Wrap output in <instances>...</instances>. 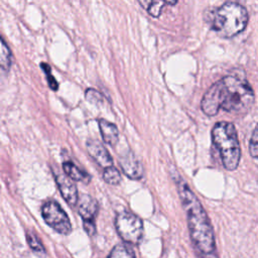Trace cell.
Segmentation results:
<instances>
[{
  "label": "cell",
  "mask_w": 258,
  "mask_h": 258,
  "mask_svg": "<svg viewBox=\"0 0 258 258\" xmlns=\"http://www.w3.org/2000/svg\"><path fill=\"white\" fill-rule=\"evenodd\" d=\"M62 168L66 173L71 179L77 180V181H88L90 179V176L87 172L80 169L76 164H74L71 161H66L62 163Z\"/></svg>",
  "instance_id": "obj_12"
},
{
  "label": "cell",
  "mask_w": 258,
  "mask_h": 258,
  "mask_svg": "<svg viewBox=\"0 0 258 258\" xmlns=\"http://www.w3.org/2000/svg\"><path fill=\"white\" fill-rule=\"evenodd\" d=\"M203 258H216V256L213 254V255H205L203 256Z\"/></svg>",
  "instance_id": "obj_22"
},
{
  "label": "cell",
  "mask_w": 258,
  "mask_h": 258,
  "mask_svg": "<svg viewBox=\"0 0 258 258\" xmlns=\"http://www.w3.org/2000/svg\"><path fill=\"white\" fill-rule=\"evenodd\" d=\"M40 67L42 68V70L45 72V75H46V77H47V82H48V85H49V87L52 89V90H57V83H56V81L54 80V78L51 76V74H50V67L47 64V63H44V62H42L41 64H40Z\"/></svg>",
  "instance_id": "obj_20"
},
{
  "label": "cell",
  "mask_w": 258,
  "mask_h": 258,
  "mask_svg": "<svg viewBox=\"0 0 258 258\" xmlns=\"http://www.w3.org/2000/svg\"><path fill=\"white\" fill-rule=\"evenodd\" d=\"M120 165L123 172L132 179H139L143 176V166L131 151L124 153L120 157Z\"/></svg>",
  "instance_id": "obj_8"
},
{
  "label": "cell",
  "mask_w": 258,
  "mask_h": 258,
  "mask_svg": "<svg viewBox=\"0 0 258 258\" xmlns=\"http://www.w3.org/2000/svg\"><path fill=\"white\" fill-rule=\"evenodd\" d=\"M86 98L89 102L93 104H99L103 100L102 95L94 89H88L86 91Z\"/></svg>",
  "instance_id": "obj_19"
},
{
  "label": "cell",
  "mask_w": 258,
  "mask_h": 258,
  "mask_svg": "<svg viewBox=\"0 0 258 258\" xmlns=\"http://www.w3.org/2000/svg\"><path fill=\"white\" fill-rule=\"evenodd\" d=\"M107 258H136L134 250L127 244H118L110 252Z\"/></svg>",
  "instance_id": "obj_13"
},
{
  "label": "cell",
  "mask_w": 258,
  "mask_h": 258,
  "mask_svg": "<svg viewBox=\"0 0 258 258\" xmlns=\"http://www.w3.org/2000/svg\"><path fill=\"white\" fill-rule=\"evenodd\" d=\"M0 64L2 70L7 71L11 64V51L8 45L5 43L4 39H1V53H0Z\"/></svg>",
  "instance_id": "obj_17"
},
{
  "label": "cell",
  "mask_w": 258,
  "mask_h": 258,
  "mask_svg": "<svg viewBox=\"0 0 258 258\" xmlns=\"http://www.w3.org/2000/svg\"><path fill=\"white\" fill-rule=\"evenodd\" d=\"M87 149L89 154L94 158V160L104 168L110 167L113 164V159L109 154L105 146L98 140L90 139L87 142Z\"/></svg>",
  "instance_id": "obj_9"
},
{
  "label": "cell",
  "mask_w": 258,
  "mask_h": 258,
  "mask_svg": "<svg viewBox=\"0 0 258 258\" xmlns=\"http://www.w3.org/2000/svg\"><path fill=\"white\" fill-rule=\"evenodd\" d=\"M55 181L57 183L58 189L62 198L67 201V203L71 206L76 205L79 200V196H78V188L76 184L73 182V179H71L66 174L58 173L57 175H55Z\"/></svg>",
  "instance_id": "obj_10"
},
{
  "label": "cell",
  "mask_w": 258,
  "mask_h": 258,
  "mask_svg": "<svg viewBox=\"0 0 258 258\" xmlns=\"http://www.w3.org/2000/svg\"><path fill=\"white\" fill-rule=\"evenodd\" d=\"M26 240L27 243L30 247V249L35 252L36 254L39 255H44L45 254V249L41 243V241L38 239V237L36 236V234L32 231H28L26 233Z\"/></svg>",
  "instance_id": "obj_14"
},
{
  "label": "cell",
  "mask_w": 258,
  "mask_h": 258,
  "mask_svg": "<svg viewBox=\"0 0 258 258\" xmlns=\"http://www.w3.org/2000/svg\"><path fill=\"white\" fill-rule=\"evenodd\" d=\"M254 91L248 81L239 75H228L213 84L201 102L203 112L215 116L222 109L226 112L243 115L254 104Z\"/></svg>",
  "instance_id": "obj_1"
},
{
  "label": "cell",
  "mask_w": 258,
  "mask_h": 258,
  "mask_svg": "<svg viewBox=\"0 0 258 258\" xmlns=\"http://www.w3.org/2000/svg\"><path fill=\"white\" fill-rule=\"evenodd\" d=\"M144 9H147L148 13L152 17H158L162 11L163 6L166 4L165 1H139Z\"/></svg>",
  "instance_id": "obj_15"
},
{
  "label": "cell",
  "mask_w": 258,
  "mask_h": 258,
  "mask_svg": "<svg viewBox=\"0 0 258 258\" xmlns=\"http://www.w3.org/2000/svg\"><path fill=\"white\" fill-rule=\"evenodd\" d=\"M103 178L107 183H109L111 185H117L121 181L120 172L114 166L105 168L104 173H103Z\"/></svg>",
  "instance_id": "obj_16"
},
{
  "label": "cell",
  "mask_w": 258,
  "mask_h": 258,
  "mask_svg": "<svg viewBox=\"0 0 258 258\" xmlns=\"http://www.w3.org/2000/svg\"><path fill=\"white\" fill-rule=\"evenodd\" d=\"M212 139L220 152L222 163L227 170H235L240 162L241 148L234 124L218 122L212 130Z\"/></svg>",
  "instance_id": "obj_4"
},
{
  "label": "cell",
  "mask_w": 258,
  "mask_h": 258,
  "mask_svg": "<svg viewBox=\"0 0 258 258\" xmlns=\"http://www.w3.org/2000/svg\"><path fill=\"white\" fill-rule=\"evenodd\" d=\"M118 235L128 244L137 245L143 236V223L136 215L123 211L115 219Z\"/></svg>",
  "instance_id": "obj_5"
},
{
  "label": "cell",
  "mask_w": 258,
  "mask_h": 258,
  "mask_svg": "<svg viewBox=\"0 0 258 258\" xmlns=\"http://www.w3.org/2000/svg\"><path fill=\"white\" fill-rule=\"evenodd\" d=\"M79 215L83 219L84 229L88 235L93 236L96 233L95 217L98 213V203L97 201L89 195H82L79 199L78 206Z\"/></svg>",
  "instance_id": "obj_7"
},
{
  "label": "cell",
  "mask_w": 258,
  "mask_h": 258,
  "mask_svg": "<svg viewBox=\"0 0 258 258\" xmlns=\"http://www.w3.org/2000/svg\"><path fill=\"white\" fill-rule=\"evenodd\" d=\"M41 215L44 222L57 233L69 235L72 232V224L69 216L56 202H46L42 206Z\"/></svg>",
  "instance_id": "obj_6"
},
{
  "label": "cell",
  "mask_w": 258,
  "mask_h": 258,
  "mask_svg": "<svg viewBox=\"0 0 258 258\" xmlns=\"http://www.w3.org/2000/svg\"><path fill=\"white\" fill-rule=\"evenodd\" d=\"M179 197L186 213L191 241L197 250L205 255H213L216 250L215 236L210 219L197 196L181 178L176 180Z\"/></svg>",
  "instance_id": "obj_2"
},
{
  "label": "cell",
  "mask_w": 258,
  "mask_h": 258,
  "mask_svg": "<svg viewBox=\"0 0 258 258\" xmlns=\"http://www.w3.org/2000/svg\"><path fill=\"white\" fill-rule=\"evenodd\" d=\"M99 127L105 143L111 146H115L119 141V131L117 126L111 122H108L107 120L101 119L99 121Z\"/></svg>",
  "instance_id": "obj_11"
},
{
  "label": "cell",
  "mask_w": 258,
  "mask_h": 258,
  "mask_svg": "<svg viewBox=\"0 0 258 258\" xmlns=\"http://www.w3.org/2000/svg\"><path fill=\"white\" fill-rule=\"evenodd\" d=\"M211 28L221 37L230 38L242 32L248 23L247 9L238 2H225L207 16Z\"/></svg>",
  "instance_id": "obj_3"
},
{
  "label": "cell",
  "mask_w": 258,
  "mask_h": 258,
  "mask_svg": "<svg viewBox=\"0 0 258 258\" xmlns=\"http://www.w3.org/2000/svg\"><path fill=\"white\" fill-rule=\"evenodd\" d=\"M249 152L252 157L258 159V123L255 126L253 133L251 135V138H250Z\"/></svg>",
  "instance_id": "obj_18"
},
{
  "label": "cell",
  "mask_w": 258,
  "mask_h": 258,
  "mask_svg": "<svg viewBox=\"0 0 258 258\" xmlns=\"http://www.w3.org/2000/svg\"><path fill=\"white\" fill-rule=\"evenodd\" d=\"M165 2H166V4H168V5H174V4L177 3L176 1H165Z\"/></svg>",
  "instance_id": "obj_21"
}]
</instances>
